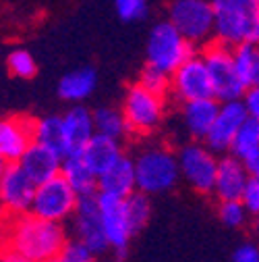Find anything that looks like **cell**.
I'll list each match as a JSON object with an SVG mask.
<instances>
[{
    "instance_id": "obj_35",
    "label": "cell",
    "mask_w": 259,
    "mask_h": 262,
    "mask_svg": "<svg viewBox=\"0 0 259 262\" xmlns=\"http://www.w3.org/2000/svg\"><path fill=\"white\" fill-rule=\"evenodd\" d=\"M243 104L247 108V115L251 119H257L259 121V85H249L243 94Z\"/></svg>"
},
{
    "instance_id": "obj_31",
    "label": "cell",
    "mask_w": 259,
    "mask_h": 262,
    "mask_svg": "<svg viewBox=\"0 0 259 262\" xmlns=\"http://www.w3.org/2000/svg\"><path fill=\"white\" fill-rule=\"evenodd\" d=\"M95 258H98V256H95L83 242H79V239L71 242L69 239L50 262H98Z\"/></svg>"
},
{
    "instance_id": "obj_37",
    "label": "cell",
    "mask_w": 259,
    "mask_h": 262,
    "mask_svg": "<svg viewBox=\"0 0 259 262\" xmlns=\"http://www.w3.org/2000/svg\"><path fill=\"white\" fill-rule=\"evenodd\" d=\"M0 262H36V260H31V258L3 246V250H0Z\"/></svg>"
},
{
    "instance_id": "obj_18",
    "label": "cell",
    "mask_w": 259,
    "mask_h": 262,
    "mask_svg": "<svg viewBox=\"0 0 259 262\" xmlns=\"http://www.w3.org/2000/svg\"><path fill=\"white\" fill-rule=\"evenodd\" d=\"M137 189L135 158L122 154L114 165L98 177V191L110 193L116 198H126Z\"/></svg>"
},
{
    "instance_id": "obj_40",
    "label": "cell",
    "mask_w": 259,
    "mask_h": 262,
    "mask_svg": "<svg viewBox=\"0 0 259 262\" xmlns=\"http://www.w3.org/2000/svg\"><path fill=\"white\" fill-rule=\"evenodd\" d=\"M255 223H253V229H255V235H257V239H259V216L257 219H253Z\"/></svg>"
},
{
    "instance_id": "obj_29",
    "label": "cell",
    "mask_w": 259,
    "mask_h": 262,
    "mask_svg": "<svg viewBox=\"0 0 259 262\" xmlns=\"http://www.w3.org/2000/svg\"><path fill=\"white\" fill-rule=\"evenodd\" d=\"M218 219L226 227L241 229L247 225L251 214L247 212V208L241 200H218Z\"/></svg>"
},
{
    "instance_id": "obj_20",
    "label": "cell",
    "mask_w": 259,
    "mask_h": 262,
    "mask_svg": "<svg viewBox=\"0 0 259 262\" xmlns=\"http://www.w3.org/2000/svg\"><path fill=\"white\" fill-rule=\"evenodd\" d=\"M62 127L64 140H67V154H79L85 148V144L95 136L93 113H89V108L81 104L69 108L62 115Z\"/></svg>"
},
{
    "instance_id": "obj_21",
    "label": "cell",
    "mask_w": 259,
    "mask_h": 262,
    "mask_svg": "<svg viewBox=\"0 0 259 262\" xmlns=\"http://www.w3.org/2000/svg\"><path fill=\"white\" fill-rule=\"evenodd\" d=\"M79 154H81V158L85 160V165L100 177L104 171H108V169L114 165V162H116L124 152H122L120 140H114V138H108V136H102V134H95V136L85 144V148H83Z\"/></svg>"
},
{
    "instance_id": "obj_26",
    "label": "cell",
    "mask_w": 259,
    "mask_h": 262,
    "mask_svg": "<svg viewBox=\"0 0 259 262\" xmlns=\"http://www.w3.org/2000/svg\"><path fill=\"white\" fill-rule=\"evenodd\" d=\"M237 69L243 81L249 85H259V44H241L232 48Z\"/></svg>"
},
{
    "instance_id": "obj_33",
    "label": "cell",
    "mask_w": 259,
    "mask_h": 262,
    "mask_svg": "<svg viewBox=\"0 0 259 262\" xmlns=\"http://www.w3.org/2000/svg\"><path fill=\"white\" fill-rule=\"evenodd\" d=\"M139 83L145 85L147 90L160 94V96H166L170 92V75L160 71V69H153V67H145L141 77H139Z\"/></svg>"
},
{
    "instance_id": "obj_30",
    "label": "cell",
    "mask_w": 259,
    "mask_h": 262,
    "mask_svg": "<svg viewBox=\"0 0 259 262\" xmlns=\"http://www.w3.org/2000/svg\"><path fill=\"white\" fill-rule=\"evenodd\" d=\"M7 67L11 71V75L19 77V79H31L38 75V62L34 58V54H31L29 50H13L7 58Z\"/></svg>"
},
{
    "instance_id": "obj_19",
    "label": "cell",
    "mask_w": 259,
    "mask_h": 262,
    "mask_svg": "<svg viewBox=\"0 0 259 262\" xmlns=\"http://www.w3.org/2000/svg\"><path fill=\"white\" fill-rule=\"evenodd\" d=\"M218 111H220L218 98L183 102V123H185L187 134L195 142H203L218 117Z\"/></svg>"
},
{
    "instance_id": "obj_22",
    "label": "cell",
    "mask_w": 259,
    "mask_h": 262,
    "mask_svg": "<svg viewBox=\"0 0 259 262\" xmlns=\"http://www.w3.org/2000/svg\"><path fill=\"white\" fill-rule=\"evenodd\" d=\"M60 175L67 183L81 195H95L98 193V175H95L81 158V154H67L62 158Z\"/></svg>"
},
{
    "instance_id": "obj_12",
    "label": "cell",
    "mask_w": 259,
    "mask_h": 262,
    "mask_svg": "<svg viewBox=\"0 0 259 262\" xmlns=\"http://www.w3.org/2000/svg\"><path fill=\"white\" fill-rule=\"evenodd\" d=\"M73 225L77 239L83 242L95 256H102L110 250V244L104 233L100 204H98V193L95 195H81L77 210L73 214Z\"/></svg>"
},
{
    "instance_id": "obj_39",
    "label": "cell",
    "mask_w": 259,
    "mask_h": 262,
    "mask_svg": "<svg viewBox=\"0 0 259 262\" xmlns=\"http://www.w3.org/2000/svg\"><path fill=\"white\" fill-rule=\"evenodd\" d=\"M7 167H9V162L0 156V179H3V175H5V171H7Z\"/></svg>"
},
{
    "instance_id": "obj_34",
    "label": "cell",
    "mask_w": 259,
    "mask_h": 262,
    "mask_svg": "<svg viewBox=\"0 0 259 262\" xmlns=\"http://www.w3.org/2000/svg\"><path fill=\"white\" fill-rule=\"evenodd\" d=\"M241 202L245 204L251 219L259 216V179L257 177H249V181L243 189V195H241Z\"/></svg>"
},
{
    "instance_id": "obj_10",
    "label": "cell",
    "mask_w": 259,
    "mask_h": 262,
    "mask_svg": "<svg viewBox=\"0 0 259 262\" xmlns=\"http://www.w3.org/2000/svg\"><path fill=\"white\" fill-rule=\"evenodd\" d=\"M170 92L180 104L189 102V100L216 98L208 64H205L201 54L189 56L180 67L170 75Z\"/></svg>"
},
{
    "instance_id": "obj_4",
    "label": "cell",
    "mask_w": 259,
    "mask_h": 262,
    "mask_svg": "<svg viewBox=\"0 0 259 262\" xmlns=\"http://www.w3.org/2000/svg\"><path fill=\"white\" fill-rule=\"evenodd\" d=\"M145 52H147V67L172 75L189 56L195 54V44H191L172 25V21L166 19L151 27Z\"/></svg>"
},
{
    "instance_id": "obj_1",
    "label": "cell",
    "mask_w": 259,
    "mask_h": 262,
    "mask_svg": "<svg viewBox=\"0 0 259 262\" xmlns=\"http://www.w3.org/2000/svg\"><path fill=\"white\" fill-rule=\"evenodd\" d=\"M62 223L25 212L5 223V248H11L36 262H50L67 244Z\"/></svg>"
},
{
    "instance_id": "obj_9",
    "label": "cell",
    "mask_w": 259,
    "mask_h": 262,
    "mask_svg": "<svg viewBox=\"0 0 259 262\" xmlns=\"http://www.w3.org/2000/svg\"><path fill=\"white\" fill-rule=\"evenodd\" d=\"M218 158L205 142H193L178 150V167L180 177L199 193H214L216 173H218Z\"/></svg>"
},
{
    "instance_id": "obj_24",
    "label": "cell",
    "mask_w": 259,
    "mask_h": 262,
    "mask_svg": "<svg viewBox=\"0 0 259 262\" xmlns=\"http://www.w3.org/2000/svg\"><path fill=\"white\" fill-rule=\"evenodd\" d=\"M36 142L60 152L62 156L67 154V140H64V127H62V117H42L36 119V129H34Z\"/></svg>"
},
{
    "instance_id": "obj_28",
    "label": "cell",
    "mask_w": 259,
    "mask_h": 262,
    "mask_svg": "<svg viewBox=\"0 0 259 262\" xmlns=\"http://www.w3.org/2000/svg\"><path fill=\"white\" fill-rule=\"evenodd\" d=\"M257 150H259V121L249 117L232 140L230 154L239 156L241 160H249Z\"/></svg>"
},
{
    "instance_id": "obj_11",
    "label": "cell",
    "mask_w": 259,
    "mask_h": 262,
    "mask_svg": "<svg viewBox=\"0 0 259 262\" xmlns=\"http://www.w3.org/2000/svg\"><path fill=\"white\" fill-rule=\"evenodd\" d=\"M36 187L38 183L21 169L19 162L9 165L0 179V214L5 219H15L31 212Z\"/></svg>"
},
{
    "instance_id": "obj_25",
    "label": "cell",
    "mask_w": 259,
    "mask_h": 262,
    "mask_svg": "<svg viewBox=\"0 0 259 262\" xmlns=\"http://www.w3.org/2000/svg\"><path fill=\"white\" fill-rule=\"evenodd\" d=\"M93 125H95V134H102L114 140H122L128 134L122 111H116L110 106H102L98 111H93Z\"/></svg>"
},
{
    "instance_id": "obj_15",
    "label": "cell",
    "mask_w": 259,
    "mask_h": 262,
    "mask_svg": "<svg viewBox=\"0 0 259 262\" xmlns=\"http://www.w3.org/2000/svg\"><path fill=\"white\" fill-rule=\"evenodd\" d=\"M36 119L13 115L0 119V156H3L9 165L19 162L21 156L27 152V148L36 142L34 138Z\"/></svg>"
},
{
    "instance_id": "obj_3",
    "label": "cell",
    "mask_w": 259,
    "mask_h": 262,
    "mask_svg": "<svg viewBox=\"0 0 259 262\" xmlns=\"http://www.w3.org/2000/svg\"><path fill=\"white\" fill-rule=\"evenodd\" d=\"M137 173V189L147 195H158L176 187L180 179L178 154L168 148L151 146L139 152L135 158Z\"/></svg>"
},
{
    "instance_id": "obj_32",
    "label": "cell",
    "mask_w": 259,
    "mask_h": 262,
    "mask_svg": "<svg viewBox=\"0 0 259 262\" xmlns=\"http://www.w3.org/2000/svg\"><path fill=\"white\" fill-rule=\"evenodd\" d=\"M114 9L116 15L126 23L141 21L147 17V0H114Z\"/></svg>"
},
{
    "instance_id": "obj_14",
    "label": "cell",
    "mask_w": 259,
    "mask_h": 262,
    "mask_svg": "<svg viewBox=\"0 0 259 262\" xmlns=\"http://www.w3.org/2000/svg\"><path fill=\"white\" fill-rule=\"evenodd\" d=\"M249 119L247 108L243 104V100H226L220 102V111L218 117L210 129L208 138L203 140L208 148H212L216 154H226L230 152L232 140L239 134V129L243 127V123Z\"/></svg>"
},
{
    "instance_id": "obj_13",
    "label": "cell",
    "mask_w": 259,
    "mask_h": 262,
    "mask_svg": "<svg viewBox=\"0 0 259 262\" xmlns=\"http://www.w3.org/2000/svg\"><path fill=\"white\" fill-rule=\"evenodd\" d=\"M98 204H100L102 225H104V233L110 244V250L116 254L118 260H122L126 254L128 242L133 237L131 225H128L126 210H124V198H116V195L98 191Z\"/></svg>"
},
{
    "instance_id": "obj_17",
    "label": "cell",
    "mask_w": 259,
    "mask_h": 262,
    "mask_svg": "<svg viewBox=\"0 0 259 262\" xmlns=\"http://www.w3.org/2000/svg\"><path fill=\"white\" fill-rule=\"evenodd\" d=\"M62 158L64 156L60 152H56V150H52V148H48L40 142H34L27 148V152L21 156L19 165L31 179L40 185V183L60 175Z\"/></svg>"
},
{
    "instance_id": "obj_8",
    "label": "cell",
    "mask_w": 259,
    "mask_h": 262,
    "mask_svg": "<svg viewBox=\"0 0 259 262\" xmlns=\"http://www.w3.org/2000/svg\"><path fill=\"white\" fill-rule=\"evenodd\" d=\"M77 204H79V193L67 183V179L62 175H56L36 187L31 212L48 221L64 223L73 219Z\"/></svg>"
},
{
    "instance_id": "obj_38",
    "label": "cell",
    "mask_w": 259,
    "mask_h": 262,
    "mask_svg": "<svg viewBox=\"0 0 259 262\" xmlns=\"http://www.w3.org/2000/svg\"><path fill=\"white\" fill-rule=\"evenodd\" d=\"M245 165H247V169H249V175L259 179V150H257L249 160H245Z\"/></svg>"
},
{
    "instance_id": "obj_27",
    "label": "cell",
    "mask_w": 259,
    "mask_h": 262,
    "mask_svg": "<svg viewBox=\"0 0 259 262\" xmlns=\"http://www.w3.org/2000/svg\"><path fill=\"white\" fill-rule=\"evenodd\" d=\"M124 210H126V219L128 225H131V231L133 235H137L141 229L147 225L149 216H151V202H149V195L135 189L131 195L124 198Z\"/></svg>"
},
{
    "instance_id": "obj_2",
    "label": "cell",
    "mask_w": 259,
    "mask_h": 262,
    "mask_svg": "<svg viewBox=\"0 0 259 262\" xmlns=\"http://www.w3.org/2000/svg\"><path fill=\"white\" fill-rule=\"evenodd\" d=\"M214 9V40L237 48L259 44V0H210Z\"/></svg>"
},
{
    "instance_id": "obj_7",
    "label": "cell",
    "mask_w": 259,
    "mask_h": 262,
    "mask_svg": "<svg viewBox=\"0 0 259 262\" xmlns=\"http://www.w3.org/2000/svg\"><path fill=\"white\" fill-rule=\"evenodd\" d=\"M168 19L195 46L214 40V9L210 0H172Z\"/></svg>"
},
{
    "instance_id": "obj_23",
    "label": "cell",
    "mask_w": 259,
    "mask_h": 262,
    "mask_svg": "<svg viewBox=\"0 0 259 262\" xmlns=\"http://www.w3.org/2000/svg\"><path fill=\"white\" fill-rule=\"evenodd\" d=\"M95 85H98V75L91 67L75 69L62 75V79L58 81V96L67 102H83L93 94Z\"/></svg>"
},
{
    "instance_id": "obj_5",
    "label": "cell",
    "mask_w": 259,
    "mask_h": 262,
    "mask_svg": "<svg viewBox=\"0 0 259 262\" xmlns=\"http://www.w3.org/2000/svg\"><path fill=\"white\" fill-rule=\"evenodd\" d=\"M201 56L208 64V71L212 77L214 85V96L220 102L226 100H241L247 83L243 81L237 62H235V52L230 46H224L218 40H212L203 46Z\"/></svg>"
},
{
    "instance_id": "obj_36",
    "label": "cell",
    "mask_w": 259,
    "mask_h": 262,
    "mask_svg": "<svg viewBox=\"0 0 259 262\" xmlns=\"http://www.w3.org/2000/svg\"><path fill=\"white\" fill-rule=\"evenodd\" d=\"M232 262H259V246L257 244H243L235 250Z\"/></svg>"
},
{
    "instance_id": "obj_16",
    "label": "cell",
    "mask_w": 259,
    "mask_h": 262,
    "mask_svg": "<svg viewBox=\"0 0 259 262\" xmlns=\"http://www.w3.org/2000/svg\"><path fill=\"white\" fill-rule=\"evenodd\" d=\"M249 169L245 160L226 152L218 158V173L214 183V195L218 200H241L243 189L249 181Z\"/></svg>"
},
{
    "instance_id": "obj_6",
    "label": "cell",
    "mask_w": 259,
    "mask_h": 262,
    "mask_svg": "<svg viewBox=\"0 0 259 262\" xmlns=\"http://www.w3.org/2000/svg\"><path fill=\"white\" fill-rule=\"evenodd\" d=\"M122 115L131 136H149L164 119V96H160L139 81L126 90Z\"/></svg>"
}]
</instances>
